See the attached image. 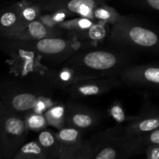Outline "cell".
<instances>
[{
    "label": "cell",
    "mask_w": 159,
    "mask_h": 159,
    "mask_svg": "<svg viewBox=\"0 0 159 159\" xmlns=\"http://www.w3.org/2000/svg\"><path fill=\"white\" fill-rule=\"evenodd\" d=\"M121 14L113 6H110L106 3L98 6L93 11V18L96 22L105 24H114L120 19Z\"/></svg>",
    "instance_id": "23"
},
{
    "label": "cell",
    "mask_w": 159,
    "mask_h": 159,
    "mask_svg": "<svg viewBox=\"0 0 159 159\" xmlns=\"http://www.w3.org/2000/svg\"><path fill=\"white\" fill-rule=\"evenodd\" d=\"M38 3L43 12L63 11L71 18L82 16L94 20L93 11L106 0H43Z\"/></svg>",
    "instance_id": "11"
},
{
    "label": "cell",
    "mask_w": 159,
    "mask_h": 159,
    "mask_svg": "<svg viewBox=\"0 0 159 159\" xmlns=\"http://www.w3.org/2000/svg\"><path fill=\"white\" fill-rule=\"evenodd\" d=\"M31 1H34V2H40V1H43V0H31Z\"/></svg>",
    "instance_id": "28"
},
{
    "label": "cell",
    "mask_w": 159,
    "mask_h": 159,
    "mask_svg": "<svg viewBox=\"0 0 159 159\" xmlns=\"http://www.w3.org/2000/svg\"><path fill=\"white\" fill-rule=\"evenodd\" d=\"M49 85H52L46 77H39L34 86L17 81L6 82L0 85V101L6 108L24 115L33 111L39 101L48 96Z\"/></svg>",
    "instance_id": "4"
},
{
    "label": "cell",
    "mask_w": 159,
    "mask_h": 159,
    "mask_svg": "<svg viewBox=\"0 0 159 159\" xmlns=\"http://www.w3.org/2000/svg\"><path fill=\"white\" fill-rule=\"evenodd\" d=\"M135 6L159 11V0H130Z\"/></svg>",
    "instance_id": "26"
},
{
    "label": "cell",
    "mask_w": 159,
    "mask_h": 159,
    "mask_svg": "<svg viewBox=\"0 0 159 159\" xmlns=\"http://www.w3.org/2000/svg\"><path fill=\"white\" fill-rule=\"evenodd\" d=\"M107 112H108L109 116L116 121L117 125H121L124 123H128L133 118V116H130L126 114L123 104L118 100L113 102L110 104Z\"/></svg>",
    "instance_id": "25"
},
{
    "label": "cell",
    "mask_w": 159,
    "mask_h": 159,
    "mask_svg": "<svg viewBox=\"0 0 159 159\" xmlns=\"http://www.w3.org/2000/svg\"><path fill=\"white\" fill-rule=\"evenodd\" d=\"M108 40L112 44L134 51H159V30L147 26L133 16L122 15L116 23L111 25Z\"/></svg>",
    "instance_id": "2"
},
{
    "label": "cell",
    "mask_w": 159,
    "mask_h": 159,
    "mask_svg": "<svg viewBox=\"0 0 159 159\" xmlns=\"http://www.w3.org/2000/svg\"><path fill=\"white\" fill-rule=\"evenodd\" d=\"M123 130L122 126L117 125L85 139L82 159L127 158Z\"/></svg>",
    "instance_id": "5"
},
{
    "label": "cell",
    "mask_w": 159,
    "mask_h": 159,
    "mask_svg": "<svg viewBox=\"0 0 159 159\" xmlns=\"http://www.w3.org/2000/svg\"><path fill=\"white\" fill-rule=\"evenodd\" d=\"M2 104L1 101H0V108H2Z\"/></svg>",
    "instance_id": "29"
},
{
    "label": "cell",
    "mask_w": 159,
    "mask_h": 159,
    "mask_svg": "<svg viewBox=\"0 0 159 159\" xmlns=\"http://www.w3.org/2000/svg\"><path fill=\"white\" fill-rule=\"evenodd\" d=\"M102 115L93 109L75 102L74 99L66 103L65 125L80 130L94 128L100 123Z\"/></svg>",
    "instance_id": "12"
},
{
    "label": "cell",
    "mask_w": 159,
    "mask_h": 159,
    "mask_svg": "<svg viewBox=\"0 0 159 159\" xmlns=\"http://www.w3.org/2000/svg\"><path fill=\"white\" fill-rule=\"evenodd\" d=\"M66 33L57 28L51 27L40 21V20L32 22L20 30L12 33L9 35L1 38L17 39V40L35 41L48 37H63Z\"/></svg>",
    "instance_id": "14"
},
{
    "label": "cell",
    "mask_w": 159,
    "mask_h": 159,
    "mask_svg": "<svg viewBox=\"0 0 159 159\" xmlns=\"http://www.w3.org/2000/svg\"><path fill=\"white\" fill-rule=\"evenodd\" d=\"M30 42L43 62L53 66L61 65L82 48V43L72 36L48 37Z\"/></svg>",
    "instance_id": "7"
},
{
    "label": "cell",
    "mask_w": 159,
    "mask_h": 159,
    "mask_svg": "<svg viewBox=\"0 0 159 159\" xmlns=\"http://www.w3.org/2000/svg\"><path fill=\"white\" fill-rule=\"evenodd\" d=\"M124 85L118 76L90 78L75 82L66 90L72 99L97 96Z\"/></svg>",
    "instance_id": "8"
},
{
    "label": "cell",
    "mask_w": 159,
    "mask_h": 159,
    "mask_svg": "<svg viewBox=\"0 0 159 159\" xmlns=\"http://www.w3.org/2000/svg\"><path fill=\"white\" fill-rule=\"evenodd\" d=\"M20 18L16 3L0 9V38L19 30Z\"/></svg>",
    "instance_id": "16"
},
{
    "label": "cell",
    "mask_w": 159,
    "mask_h": 159,
    "mask_svg": "<svg viewBox=\"0 0 159 159\" xmlns=\"http://www.w3.org/2000/svg\"><path fill=\"white\" fill-rule=\"evenodd\" d=\"M65 113H66V105L61 102H56L55 104H54L44 113L48 125L57 130L66 126Z\"/></svg>",
    "instance_id": "22"
},
{
    "label": "cell",
    "mask_w": 159,
    "mask_h": 159,
    "mask_svg": "<svg viewBox=\"0 0 159 159\" xmlns=\"http://www.w3.org/2000/svg\"><path fill=\"white\" fill-rule=\"evenodd\" d=\"M12 159H48L44 150L37 140L24 143Z\"/></svg>",
    "instance_id": "20"
},
{
    "label": "cell",
    "mask_w": 159,
    "mask_h": 159,
    "mask_svg": "<svg viewBox=\"0 0 159 159\" xmlns=\"http://www.w3.org/2000/svg\"><path fill=\"white\" fill-rule=\"evenodd\" d=\"M157 128H159V110L144 101L141 111L127 123L123 133L127 141H134Z\"/></svg>",
    "instance_id": "9"
},
{
    "label": "cell",
    "mask_w": 159,
    "mask_h": 159,
    "mask_svg": "<svg viewBox=\"0 0 159 159\" xmlns=\"http://www.w3.org/2000/svg\"><path fill=\"white\" fill-rule=\"evenodd\" d=\"M29 128L24 116L3 107L0 108V153L3 158H13L25 143Z\"/></svg>",
    "instance_id": "6"
},
{
    "label": "cell",
    "mask_w": 159,
    "mask_h": 159,
    "mask_svg": "<svg viewBox=\"0 0 159 159\" xmlns=\"http://www.w3.org/2000/svg\"><path fill=\"white\" fill-rule=\"evenodd\" d=\"M0 48L9 56L10 72L20 79L45 77L48 69L30 41L0 38Z\"/></svg>",
    "instance_id": "3"
},
{
    "label": "cell",
    "mask_w": 159,
    "mask_h": 159,
    "mask_svg": "<svg viewBox=\"0 0 159 159\" xmlns=\"http://www.w3.org/2000/svg\"><path fill=\"white\" fill-rule=\"evenodd\" d=\"M45 77L54 87L65 90H67L75 82L79 81L74 70L63 64L58 68H50Z\"/></svg>",
    "instance_id": "15"
},
{
    "label": "cell",
    "mask_w": 159,
    "mask_h": 159,
    "mask_svg": "<svg viewBox=\"0 0 159 159\" xmlns=\"http://www.w3.org/2000/svg\"><path fill=\"white\" fill-rule=\"evenodd\" d=\"M37 141L44 150L48 159H59V143L56 133L44 129L40 131Z\"/></svg>",
    "instance_id": "19"
},
{
    "label": "cell",
    "mask_w": 159,
    "mask_h": 159,
    "mask_svg": "<svg viewBox=\"0 0 159 159\" xmlns=\"http://www.w3.org/2000/svg\"><path fill=\"white\" fill-rule=\"evenodd\" d=\"M144 154L148 159H159V144L147 147L144 150Z\"/></svg>",
    "instance_id": "27"
},
{
    "label": "cell",
    "mask_w": 159,
    "mask_h": 159,
    "mask_svg": "<svg viewBox=\"0 0 159 159\" xmlns=\"http://www.w3.org/2000/svg\"><path fill=\"white\" fill-rule=\"evenodd\" d=\"M95 22V20L87 17L76 16L61 22L57 25V28L68 33V34H74L88 29L94 24Z\"/></svg>",
    "instance_id": "21"
},
{
    "label": "cell",
    "mask_w": 159,
    "mask_h": 159,
    "mask_svg": "<svg viewBox=\"0 0 159 159\" xmlns=\"http://www.w3.org/2000/svg\"><path fill=\"white\" fill-rule=\"evenodd\" d=\"M113 45L110 48H81L62 64L74 70L79 80L118 76L136 61V52Z\"/></svg>",
    "instance_id": "1"
},
{
    "label": "cell",
    "mask_w": 159,
    "mask_h": 159,
    "mask_svg": "<svg viewBox=\"0 0 159 159\" xmlns=\"http://www.w3.org/2000/svg\"><path fill=\"white\" fill-rule=\"evenodd\" d=\"M16 3L20 18V28L25 27L32 22L40 19L42 9L38 2L31 0H22Z\"/></svg>",
    "instance_id": "17"
},
{
    "label": "cell",
    "mask_w": 159,
    "mask_h": 159,
    "mask_svg": "<svg viewBox=\"0 0 159 159\" xmlns=\"http://www.w3.org/2000/svg\"><path fill=\"white\" fill-rule=\"evenodd\" d=\"M0 158H2V155H1V153H0Z\"/></svg>",
    "instance_id": "30"
},
{
    "label": "cell",
    "mask_w": 159,
    "mask_h": 159,
    "mask_svg": "<svg viewBox=\"0 0 159 159\" xmlns=\"http://www.w3.org/2000/svg\"><path fill=\"white\" fill-rule=\"evenodd\" d=\"M77 39L81 43H93L103 40L107 35V29L105 23L95 22L89 28L74 34H68Z\"/></svg>",
    "instance_id": "18"
},
{
    "label": "cell",
    "mask_w": 159,
    "mask_h": 159,
    "mask_svg": "<svg viewBox=\"0 0 159 159\" xmlns=\"http://www.w3.org/2000/svg\"><path fill=\"white\" fill-rule=\"evenodd\" d=\"M118 77L127 86L159 89V65L132 64Z\"/></svg>",
    "instance_id": "10"
},
{
    "label": "cell",
    "mask_w": 159,
    "mask_h": 159,
    "mask_svg": "<svg viewBox=\"0 0 159 159\" xmlns=\"http://www.w3.org/2000/svg\"><path fill=\"white\" fill-rule=\"evenodd\" d=\"M59 143V159H82L85 139L82 130L65 126L56 132Z\"/></svg>",
    "instance_id": "13"
},
{
    "label": "cell",
    "mask_w": 159,
    "mask_h": 159,
    "mask_svg": "<svg viewBox=\"0 0 159 159\" xmlns=\"http://www.w3.org/2000/svg\"><path fill=\"white\" fill-rule=\"evenodd\" d=\"M23 116H24L26 126L30 130L41 131V130L46 129L48 126L44 113L30 111L26 113Z\"/></svg>",
    "instance_id": "24"
}]
</instances>
